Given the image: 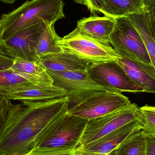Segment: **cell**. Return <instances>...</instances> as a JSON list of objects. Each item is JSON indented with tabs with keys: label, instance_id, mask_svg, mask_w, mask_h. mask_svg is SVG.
I'll list each match as a JSON object with an SVG mask.
<instances>
[{
	"label": "cell",
	"instance_id": "d4e9b609",
	"mask_svg": "<svg viewBox=\"0 0 155 155\" xmlns=\"http://www.w3.org/2000/svg\"><path fill=\"white\" fill-rule=\"evenodd\" d=\"M15 59L1 54H0V71L10 70L13 64Z\"/></svg>",
	"mask_w": 155,
	"mask_h": 155
},
{
	"label": "cell",
	"instance_id": "4316f807",
	"mask_svg": "<svg viewBox=\"0 0 155 155\" xmlns=\"http://www.w3.org/2000/svg\"><path fill=\"white\" fill-rule=\"evenodd\" d=\"M25 155H77L76 151L65 152H32Z\"/></svg>",
	"mask_w": 155,
	"mask_h": 155
},
{
	"label": "cell",
	"instance_id": "7c38bea8",
	"mask_svg": "<svg viewBox=\"0 0 155 155\" xmlns=\"http://www.w3.org/2000/svg\"><path fill=\"white\" fill-rule=\"evenodd\" d=\"M115 18L109 16L93 14L77 21L75 30L81 34L106 44L110 43V37L113 31Z\"/></svg>",
	"mask_w": 155,
	"mask_h": 155
},
{
	"label": "cell",
	"instance_id": "d6986e66",
	"mask_svg": "<svg viewBox=\"0 0 155 155\" xmlns=\"http://www.w3.org/2000/svg\"><path fill=\"white\" fill-rule=\"evenodd\" d=\"M37 86H41L10 69L0 71V94H7Z\"/></svg>",
	"mask_w": 155,
	"mask_h": 155
},
{
	"label": "cell",
	"instance_id": "cb8c5ba5",
	"mask_svg": "<svg viewBox=\"0 0 155 155\" xmlns=\"http://www.w3.org/2000/svg\"><path fill=\"white\" fill-rule=\"evenodd\" d=\"M144 133L146 140V155H155V135Z\"/></svg>",
	"mask_w": 155,
	"mask_h": 155
},
{
	"label": "cell",
	"instance_id": "f546056e",
	"mask_svg": "<svg viewBox=\"0 0 155 155\" xmlns=\"http://www.w3.org/2000/svg\"><path fill=\"white\" fill-rule=\"evenodd\" d=\"M77 4L82 5H85L87 7V0H73Z\"/></svg>",
	"mask_w": 155,
	"mask_h": 155
},
{
	"label": "cell",
	"instance_id": "7a4b0ae2",
	"mask_svg": "<svg viewBox=\"0 0 155 155\" xmlns=\"http://www.w3.org/2000/svg\"><path fill=\"white\" fill-rule=\"evenodd\" d=\"M63 0L27 1L0 20V41H4L21 30L45 22L51 23L65 17Z\"/></svg>",
	"mask_w": 155,
	"mask_h": 155
},
{
	"label": "cell",
	"instance_id": "44dd1931",
	"mask_svg": "<svg viewBox=\"0 0 155 155\" xmlns=\"http://www.w3.org/2000/svg\"><path fill=\"white\" fill-rule=\"evenodd\" d=\"M116 155H147L144 132L139 130L127 137L116 148Z\"/></svg>",
	"mask_w": 155,
	"mask_h": 155
},
{
	"label": "cell",
	"instance_id": "ac0fdd59",
	"mask_svg": "<svg viewBox=\"0 0 155 155\" xmlns=\"http://www.w3.org/2000/svg\"><path fill=\"white\" fill-rule=\"evenodd\" d=\"M126 18L139 33L155 68V42L148 23L147 12L134 14Z\"/></svg>",
	"mask_w": 155,
	"mask_h": 155
},
{
	"label": "cell",
	"instance_id": "f1b7e54d",
	"mask_svg": "<svg viewBox=\"0 0 155 155\" xmlns=\"http://www.w3.org/2000/svg\"><path fill=\"white\" fill-rule=\"evenodd\" d=\"M147 13L149 26H150L151 32H152V35H153V37L154 39L155 42V19L153 17H152L148 13Z\"/></svg>",
	"mask_w": 155,
	"mask_h": 155
},
{
	"label": "cell",
	"instance_id": "603a6c76",
	"mask_svg": "<svg viewBox=\"0 0 155 155\" xmlns=\"http://www.w3.org/2000/svg\"><path fill=\"white\" fill-rule=\"evenodd\" d=\"M0 124H2L7 117L11 100L4 94H0Z\"/></svg>",
	"mask_w": 155,
	"mask_h": 155
},
{
	"label": "cell",
	"instance_id": "8fae6325",
	"mask_svg": "<svg viewBox=\"0 0 155 155\" xmlns=\"http://www.w3.org/2000/svg\"><path fill=\"white\" fill-rule=\"evenodd\" d=\"M141 123L132 121L115 131L81 147L76 151L77 155H106L116 149L127 137L142 130Z\"/></svg>",
	"mask_w": 155,
	"mask_h": 155
},
{
	"label": "cell",
	"instance_id": "ba28073f",
	"mask_svg": "<svg viewBox=\"0 0 155 155\" xmlns=\"http://www.w3.org/2000/svg\"><path fill=\"white\" fill-rule=\"evenodd\" d=\"M53 23V22H52ZM48 23L43 22L19 31L4 41H0L1 54L14 59L36 61L40 60L37 48Z\"/></svg>",
	"mask_w": 155,
	"mask_h": 155
},
{
	"label": "cell",
	"instance_id": "30bf717a",
	"mask_svg": "<svg viewBox=\"0 0 155 155\" xmlns=\"http://www.w3.org/2000/svg\"><path fill=\"white\" fill-rule=\"evenodd\" d=\"M53 85L63 88L67 93L69 105L81 98L98 92L110 91L96 83L86 71L60 72L48 71Z\"/></svg>",
	"mask_w": 155,
	"mask_h": 155
},
{
	"label": "cell",
	"instance_id": "52a82bcc",
	"mask_svg": "<svg viewBox=\"0 0 155 155\" xmlns=\"http://www.w3.org/2000/svg\"><path fill=\"white\" fill-rule=\"evenodd\" d=\"M110 40V44L121 57L153 64L139 33L126 18H115Z\"/></svg>",
	"mask_w": 155,
	"mask_h": 155
},
{
	"label": "cell",
	"instance_id": "9c48e42d",
	"mask_svg": "<svg viewBox=\"0 0 155 155\" xmlns=\"http://www.w3.org/2000/svg\"><path fill=\"white\" fill-rule=\"evenodd\" d=\"M88 71L96 83L110 91L121 93L144 92L129 78L117 61L91 64Z\"/></svg>",
	"mask_w": 155,
	"mask_h": 155
},
{
	"label": "cell",
	"instance_id": "9a60e30c",
	"mask_svg": "<svg viewBox=\"0 0 155 155\" xmlns=\"http://www.w3.org/2000/svg\"><path fill=\"white\" fill-rule=\"evenodd\" d=\"M10 70L27 78L38 85H53V79L41 59L36 61L15 59Z\"/></svg>",
	"mask_w": 155,
	"mask_h": 155
},
{
	"label": "cell",
	"instance_id": "5b68a950",
	"mask_svg": "<svg viewBox=\"0 0 155 155\" xmlns=\"http://www.w3.org/2000/svg\"><path fill=\"white\" fill-rule=\"evenodd\" d=\"M132 103L121 92H98L81 98L70 105L71 114L87 120L100 117L123 108Z\"/></svg>",
	"mask_w": 155,
	"mask_h": 155
},
{
	"label": "cell",
	"instance_id": "8992f818",
	"mask_svg": "<svg viewBox=\"0 0 155 155\" xmlns=\"http://www.w3.org/2000/svg\"><path fill=\"white\" fill-rule=\"evenodd\" d=\"M139 108L132 103L113 113L88 120L78 149L132 121L137 120L140 123L142 117Z\"/></svg>",
	"mask_w": 155,
	"mask_h": 155
},
{
	"label": "cell",
	"instance_id": "7402d4cb",
	"mask_svg": "<svg viewBox=\"0 0 155 155\" xmlns=\"http://www.w3.org/2000/svg\"><path fill=\"white\" fill-rule=\"evenodd\" d=\"M142 130L146 134L155 135V107L145 105L140 107Z\"/></svg>",
	"mask_w": 155,
	"mask_h": 155
},
{
	"label": "cell",
	"instance_id": "277c9868",
	"mask_svg": "<svg viewBox=\"0 0 155 155\" xmlns=\"http://www.w3.org/2000/svg\"><path fill=\"white\" fill-rule=\"evenodd\" d=\"M63 51L72 54L89 63L117 61L122 57L112 47L83 35L75 30L58 41Z\"/></svg>",
	"mask_w": 155,
	"mask_h": 155
},
{
	"label": "cell",
	"instance_id": "ffe728a7",
	"mask_svg": "<svg viewBox=\"0 0 155 155\" xmlns=\"http://www.w3.org/2000/svg\"><path fill=\"white\" fill-rule=\"evenodd\" d=\"M55 22L47 24L43 32L37 48V54L40 59L47 55L59 53L63 51L58 45L60 37L56 33L55 28Z\"/></svg>",
	"mask_w": 155,
	"mask_h": 155
},
{
	"label": "cell",
	"instance_id": "5bb4252c",
	"mask_svg": "<svg viewBox=\"0 0 155 155\" xmlns=\"http://www.w3.org/2000/svg\"><path fill=\"white\" fill-rule=\"evenodd\" d=\"M47 71L68 72L88 70L90 64L72 54L63 51L41 59Z\"/></svg>",
	"mask_w": 155,
	"mask_h": 155
},
{
	"label": "cell",
	"instance_id": "2e32d148",
	"mask_svg": "<svg viewBox=\"0 0 155 155\" xmlns=\"http://www.w3.org/2000/svg\"><path fill=\"white\" fill-rule=\"evenodd\" d=\"M11 100L33 102L46 101L67 96L66 90L57 86H37L30 89L5 94Z\"/></svg>",
	"mask_w": 155,
	"mask_h": 155
},
{
	"label": "cell",
	"instance_id": "e0dca14e",
	"mask_svg": "<svg viewBox=\"0 0 155 155\" xmlns=\"http://www.w3.org/2000/svg\"><path fill=\"white\" fill-rule=\"evenodd\" d=\"M101 12L114 18L128 17L145 12L143 0H100Z\"/></svg>",
	"mask_w": 155,
	"mask_h": 155
},
{
	"label": "cell",
	"instance_id": "6da1fadb",
	"mask_svg": "<svg viewBox=\"0 0 155 155\" xmlns=\"http://www.w3.org/2000/svg\"><path fill=\"white\" fill-rule=\"evenodd\" d=\"M10 103L7 117L1 125L0 155H25L32 152L39 134L69 109L68 96L46 101Z\"/></svg>",
	"mask_w": 155,
	"mask_h": 155
},
{
	"label": "cell",
	"instance_id": "1f68e13d",
	"mask_svg": "<svg viewBox=\"0 0 155 155\" xmlns=\"http://www.w3.org/2000/svg\"><path fill=\"white\" fill-rule=\"evenodd\" d=\"M106 155H116V149L113 150L112 152H110V153Z\"/></svg>",
	"mask_w": 155,
	"mask_h": 155
},
{
	"label": "cell",
	"instance_id": "484cf974",
	"mask_svg": "<svg viewBox=\"0 0 155 155\" xmlns=\"http://www.w3.org/2000/svg\"><path fill=\"white\" fill-rule=\"evenodd\" d=\"M87 8L92 14L101 13V1L100 0H87Z\"/></svg>",
	"mask_w": 155,
	"mask_h": 155
},
{
	"label": "cell",
	"instance_id": "4fadbf2b",
	"mask_svg": "<svg viewBox=\"0 0 155 155\" xmlns=\"http://www.w3.org/2000/svg\"><path fill=\"white\" fill-rule=\"evenodd\" d=\"M117 62L129 78L144 92L155 94V68L153 64L123 57Z\"/></svg>",
	"mask_w": 155,
	"mask_h": 155
},
{
	"label": "cell",
	"instance_id": "4dcf8cb0",
	"mask_svg": "<svg viewBox=\"0 0 155 155\" xmlns=\"http://www.w3.org/2000/svg\"><path fill=\"white\" fill-rule=\"evenodd\" d=\"M2 2L7 4H12L14 3L17 0H0Z\"/></svg>",
	"mask_w": 155,
	"mask_h": 155
},
{
	"label": "cell",
	"instance_id": "83f0119b",
	"mask_svg": "<svg viewBox=\"0 0 155 155\" xmlns=\"http://www.w3.org/2000/svg\"><path fill=\"white\" fill-rule=\"evenodd\" d=\"M145 12L155 19V0H143Z\"/></svg>",
	"mask_w": 155,
	"mask_h": 155
},
{
	"label": "cell",
	"instance_id": "3957f363",
	"mask_svg": "<svg viewBox=\"0 0 155 155\" xmlns=\"http://www.w3.org/2000/svg\"><path fill=\"white\" fill-rule=\"evenodd\" d=\"M88 120L71 114L68 111L52 121L36 138L32 152L75 151Z\"/></svg>",
	"mask_w": 155,
	"mask_h": 155
}]
</instances>
